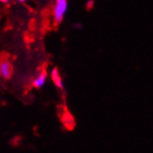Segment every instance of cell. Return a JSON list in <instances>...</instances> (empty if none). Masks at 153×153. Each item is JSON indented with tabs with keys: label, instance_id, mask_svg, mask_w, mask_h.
Listing matches in <instances>:
<instances>
[{
	"label": "cell",
	"instance_id": "obj_1",
	"mask_svg": "<svg viewBox=\"0 0 153 153\" xmlns=\"http://www.w3.org/2000/svg\"><path fill=\"white\" fill-rule=\"evenodd\" d=\"M68 11V0H55L53 4V20L55 25H59L64 22L65 16Z\"/></svg>",
	"mask_w": 153,
	"mask_h": 153
},
{
	"label": "cell",
	"instance_id": "obj_2",
	"mask_svg": "<svg viewBox=\"0 0 153 153\" xmlns=\"http://www.w3.org/2000/svg\"><path fill=\"white\" fill-rule=\"evenodd\" d=\"M13 74V66L8 58L0 59V77L4 79L11 78Z\"/></svg>",
	"mask_w": 153,
	"mask_h": 153
},
{
	"label": "cell",
	"instance_id": "obj_3",
	"mask_svg": "<svg viewBox=\"0 0 153 153\" xmlns=\"http://www.w3.org/2000/svg\"><path fill=\"white\" fill-rule=\"evenodd\" d=\"M47 79H48V73L45 69L40 71L34 77V79H33V87H35V88H42L47 83Z\"/></svg>",
	"mask_w": 153,
	"mask_h": 153
},
{
	"label": "cell",
	"instance_id": "obj_4",
	"mask_svg": "<svg viewBox=\"0 0 153 153\" xmlns=\"http://www.w3.org/2000/svg\"><path fill=\"white\" fill-rule=\"evenodd\" d=\"M51 79L53 81L54 85L59 89L64 88V82H63V78H62V75H60L58 68H53L51 72Z\"/></svg>",
	"mask_w": 153,
	"mask_h": 153
},
{
	"label": "cell",
	"instance_id": "obj_5",
	"mask_svg": "<svg viewBox=\"0 0 153 153\" xmlns=\"http://www.w3.org/2000/svg\"><path fill=\"white\" fill-rule=\"evenodd\" d=\"M63 121H64V123H65V125H66V128H73L72 124H69V122L75 124V121H74V119L72 117V115L68 114V113H66V114H65V117L63 119Z\"/></svg>",
	"mask_w": 153,
	"mask_h": 153
},
{
	"label": "cell",
	"instance_id": "obj_6",
	"mask_svg": "<svg viewBox=\"0 0 153 153\" xmlns=\"http://www.w3.org/2000/svg\"><path fill=\"white\" fill-rule=\"evenodd\" d=\"M17 2H19V4H25V2H28V1H30V0H16Z\"/></svg>",
	"mask_w": 153,
	"mask_h": 153
},
{
	"label": "cell",
	"instance_id": "obj_7",
	"mask_svg": "<svg viewBox=\"0 0 153 153\" xmlns=\"http://www.w3.org/2000/svg\"><path fill=\"white\" fill-rule=\"evenodd\" d=\"M9 2V0H0V4H8Z\"/></svg>",
	"mask_w": 153,
	"mask_h": 153
}]
</instances>
